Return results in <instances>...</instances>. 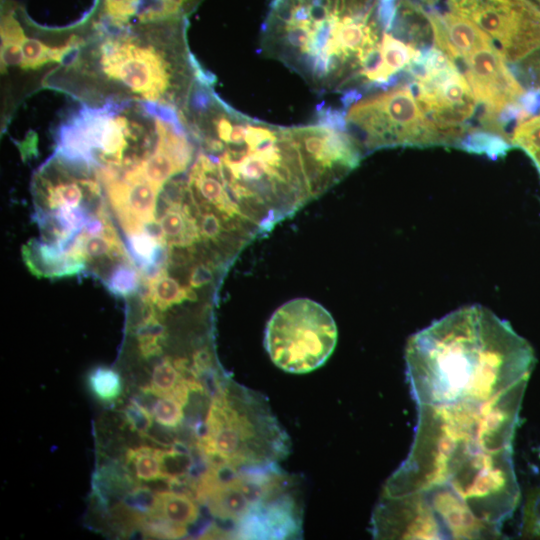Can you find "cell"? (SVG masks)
Listing matches in <instances>:
<instances>
[{
  "label": "cell",
  "instance_id": "cell-1",
  "mask_svg": "<svg viewBox=\"0 0 540 540\" xmlns=\"http://www.w3.org/2000/svg\"><path fill=\"white\" fill-rule=\"evenodd\" d=\"M531 345L481 305L459 308L409 337L407 379L417 405L485 402L528 381Z\"/></svg>",
  "mask_w": 540,
  "mask_h": 540
},
{
  "label": "cell",
  "instance_id": "cell-2",
  "mask_svg": "<svg viewBox=\"0 0 540 540\" xmlns=\"http://www.w3.org/2000/svg\"><path fill=\"white\" fill-rule=\"evenodd\" d=\"M92 26V37L84 39L66 67L79 86L74 92L178 112L184 107L195 81L185 45L186 19Z\"/></svg>",
  "mask_w": 540,
  "mask_h": 540
},
{
  "label": "cell",
  "instance_id": "cell-3",
  "mask_svg": "<svg viewBox=\"0 0 540 540\" xmlns=\"http://www.w3.org/2000/svg\"><path fill=\"white\" fill-rule=\"evenodd\" d=\"M158 140L156 109L135 101L84 106L60 125L56 155L119 174L150 156Z\"/></svg>",
  "mask_w": 540,
  "mask_h": 540
},
{
  "label": "cell",
  "instance_id": "cell-4",
  "mask_svg": "<svg viewBox=\"0 0 540 540\" xmlns=\"http://www.w3.org/2000/svg\"><path fill=\"white\" fill-rule=\"evenodd\" d=\"M289 441L267 402L245 387H218L198 447L210 465L232 468L275 464Z\"/></svg>",
  "mask_w": 540,
  "mask_h": 540
},
{
  "label": "cell",
  "instance_id": "cell-5",
  "mask_svg": "<svg viewBox=\"0 0 540 540\" xmlns=\"http://www.w3.org/2000/svg\"><path fill=\"white\" fill-rule=\"evenodd\" d=\"M331 314L318 302L296 298L282 304L270 317L264 346L283 371L303 374L322 366L337 343Z\"/></svg>",
  "mask_w": 540,
  "mask_h": 540
},
{
  "label": "cell",
  "instance_id": "cell-6",
  "mask_svg": "<svg viewBox=\"0 0 540 540\" xmlns=\"http://www.w3.org/2000/svg\"><path fill=\"white\" fill-rule=\"evenodd\" d=\"M450 10L482 29L506 61L540 50V7L532 0H460Z\"/></svg>",
  "mask_w": 540,
  "mask_h": 540
},
{
  "label": "cell",
  "instance_id": "cell-7",
  "mask_svg": "<svg viewBox=\"0 0 540 540\" xmlns=\"http://www.w3.org/2000/svg\"><path fill=\"white\" fill-rule=\"evenodd\" d=\"M298 149L311 198L317 197L356 168L361 148L347 132L322 126L289 128Z\"/></svg>",
  "mask_w": 540,
  "mask_h": 540
},
{
  "label": "cell",
  "instance_id": "cell-8",
  "mask_svg": "<svg viewBox=\"0 0 540 540\" xmlns=\"http://www.w3.org/2000/svg\"><path fill=\"white\" fill-rule=\"evenodd\" d=\"M20 10L12 4H2L1 12V67L23 71L40 69L51 63L68 59L84 41L78 35L70 36L58 45L28 36L21 23Z\"/></svg>",
  "mask_w": 540,
  "mask_h": 540
},
{
  "label": "cell",
  "instance_id": "cell-9",
  "mask_svg": "<svg viewBox=\"0 0 540 540\" xmlns=\"http://www.w3.org/2000/svg\"><path fill=\"white\" fill-rule=\"evenodd\" d=\"M476 101L486 113L496 115L508 103L518 102L524 93L495 46L475 51L460 63Z\"/></svg>",
  "mask_w": 540,
  "mask_h": 540
},
{
  "label": "cell",
  "instance_id": "cell-10",
  "mask_svg": "<svg viewBox=\"0 0 540 540\" xmlns=\"http://www.w3.org/2000/svg\"><path fill=\"white\" fill-rule=\"evenodd\" d=\"M290 488L255 504L235 523L238 539H289L301 534V508Z\"/></svg>",
  "mask_w": 540,
  "mask_h": 540
},
{
  "label": "cell",
  "instance_id": "cell-11",
  "mask_svg": "<svg viewBox=\"0 0 540 540\" xmlns=\"http://www.w3.org/2000/svg\"><path fill=\"white\" fill-rule=\"evenodd\" d=\"M429 19L435 46L457 66L475 51L494 46L492 39L468 17L451 10L440 12L423 7Z\"/></svg>",
  "mask_w": 540,
  "mask_h": 540
},
{
  "label": "cell",
  "instance_id": "cell-12",
  "mask_svg": "<svg viewBox=\"0 0 540 540\" xmlns=\"http://www.w3.org/2000/svg\"><path fill=\"white\" fill-rule=\"evenodd\" d=\"M22 258L31 273L39 278H61L85 268L83 256L64 251L59 245L31 239L22 247Z\"/></svg>",
  "mask_w": 540,
  "mask_h": 540
},
{
  "label": "cell",
  "instance_id": "cell-13",
  "mask_svg": "<svg viewBox=\"0 0 540 540\" xmlns=\"http://www.w3.org/2000/svg\"><path fill=\"white\" fill-rule=\"evenodd\" d=\"M195 497L184 492L163 491L155 495L149 516L160 518L171 525L187 531L196 522L199 509Z\"/></svg>",
  "mask_w": 540,
  "mask_h": 540
},
{
  "label": "cell",
  "instance_id": "cell-14",
  "mask_svg": "<svg viewBox=\"0 0 540 540\" xmlns=\"http://www.w3.org/2000/svg\"><path fill=\"white\" fill-rule=\"evenodd\" d=\"M148 302L158 310L164 311L184 300H195L196 295L190 286H181L177 280L170 277L166 270L149 281Z\"/></svg>",
  "mask_w": 540,
  "mask_h": 540
},
{
  "label": "cell",
  "instance_id": "cell-15",
  "mask_svg": "<svg viewBox=\"0 0 540 540\" xmlns=\"http://www.w3.org/2000/svg\"><path fill=\"white\" fill-rule=\"evenodd\" d=\"M202 0H141L135 22L186 19Z\"/></svg>",
  "mask_w": 540,
  "mask_h": 540
},
{
  "label": "cell",
  "instance_id": "cell-16",
  "mask_svg": "<svg viewBox=\"0 0 540 540\" xmlns=\"http://www.w3.org/2000/svg\"><path fill=\"white\" fill-rule=\"evenodd\" d=\"M141 0H96L93 23L121 28L135 22Z\"/></svg>",
  "mask_w": 540,
  "mask_h": 540
},
{
  "label": "cell",
  "instance_id": "cell-17",
  "mask_svg": "<svg viewBox=\"0 0 540 540\" xmlns=\"http://www.w3.org/2000/svg\"><path fill=\"white\" fill-rule=\"evenodd\" d=\"M511 147V144L501 135L475 129L462 138L458 148L469 153L485 154L488 158L496 160L504 157Z\"/></svg>",
  "mask_w": 540,
  "mask_h": 540
},
{
  "label": "cell",
  "instance_id": "cell-18",
  "mask_svg": "<svg viewBox=\"0 0 540 540\" xmlns=\"http://www.w3.org/2000/svg\"><path fill=\"white\" fill-rule=\"evenodd\" d=\"M136 477L143 481L164 479L162 469V449L139 447L130 449L126 455Z\"/></svg>",
  "mask_w": 540,
  "mask_h": 540
},
{
  "label": "cell",
  "instance_id": "cell-19",
  "mask_svg": "<svg viewBox=\"0 0 540 540\" xmlns=\"http://www.w3.org/2000/svg\"><path fill=\"white\" fill-rule=\"evenodd\" d=\"M142 275L132 260L116 263L104 279L107 289L114 295L127 297L135 294L140 288Z\"/></svg>",
  "mask_w": 540,
  "mask_h": 540
},
{
  "label": "cell",
  "instance_id": "cell-20",
  "mask_svg": "<svg viewBox=\"0 0 540 540\" xmlns=\"http://www.w3.org/2000/svg\"><path fill=\"white\" fill-rule=\"evenodd\" d=\"M381 53L384 66L392 76L407 66L417 54V49L384 32L381 38Z\"/></svg>",
  "mask_w": 540,
  "mask_h": 540
},
{
  "label": "cell",
  "instance_id": "cell-21",
  "mask_svg": "<svg viewBox=\"0 0 540 540\" xmlns=\"http://www.w3.org/2000/svg\"><path fill=\"white\" fill-rule=\"evenodd\" d=\"M165 328L157 319L153 307L137 330L139 350L143 357L159 355L162 352L161 341Z\"/></svg>",
  "mask_w": 540,
  "mask_h": 540
},
{
  "label": "cell",
  "instance_id": "cell-22",
  "mask_svg": "<svg viewBox=\"0 0 540 540\" xmlns=\"http://www.w3.org/2000/svg\"><path fill=\"white\" fill-rule=\"evenodd\" d=\"M92 392L102 401L116 400L122 392L119 374L108 367H98L89 376Z\"/></svg>",
  "mask_w": 540,
  "mask_h": 540
},
{
  "label": "cell",
  "instance_id": "cell-23",
  "mask_svg": "<svg viewBox=\"0 0 540 540\" xmlns=\"http://www.w3.org/2000/svg\"><path fill=\"white\" fill-rule=\"evenodd\" d=\"M184 405L173 397H161L152 407L155 421L167 428L178 427L184 417Z\"/></svg>",
  "mask_w": 540,
  "mask_h": 540
},
{
  "label": "cell",
  "instance_id": "cell-24",
  "mask_svg": "<svg viewBox=\"0 0 540 540\" xmlns=\"http://www.w3.org/2000/svg\"><path fill=\"white\" fill-rule=\"evenodd\" d=\"M125 418L132 430L146 434L152 424L148 410L136 401H132L125 409Z\"/></svg>",
  "mask_w": 540,
  "mask_h": 540
},
{
  "label": "cell",
  "instance_id": "cell-25",
  "mask_svg": "<svg viewBox=\"0 0 540 540\" xmlns=\"http://www.w3.org/2000/svg\"><path fill=\"white\" fill-rule=\"evenodd\" d=\"M345 112L331 107L318 109L316 125L335 131L347 132Z\"/></svg>",
  "mask_w": 540,
  "mask_h": 540
},
{
  "label": "cell",
  "instance_id": "cell-26",
  "mask_svg": "<svg viewBox=\"0 0 540 540\" xmlns=\"http://www.w3.org/2000/svg\"><path fill=\"white\" fill-rule=\"evenodd\" d=\"M213 279L212 268L204 263L196 264L189 274V286L199 288L208 284Z\"/></svg>",
  "mask_w": 540,
  "mask_h": 540
},
{
  "label": "cell",
  "instance_id": "cell-27",
  "mask_svg": "<svg viewBox=\"0 0 540 540\" xmlns=\"http://www.w3.org/2000/svg\"><path fill=\"white\" fill-rule=\"evenodd\" d=\"M527 511V526L534 533L540 534V494H538L529 504Z\"/></svg>",
  "mask_w": 540,
  "mask_h": 540
},
{
  "label": "cell",
  "instance_id": "cell-28",
  "mask_svg": "<svg viewBox=\"0 0 540 540\" xmlns=\"http://www.w3.org/2000/svg\"><path fill=\"white\" fill-rule=\"evenodd\" d=\"M362 92L357 88H352L343 92L341 103L344 110L349 109L353 104L362 98Z\"/></svg>",
  "mask_w": 540,
  "mask_h": 540
},
{
  "label": "cell",
  "instance_id": "cell-29",
  "mask_svg": "<svg viewBox=\"0 0 540 540\" xmlns=\"http://www.w3.org/2000/svg\"><path fill=\"white\" fill-rule=\"evenodd\" d=\"M540 7V0H532Z\"/></svg>",
  "mask_w": 540,
  "mask_h": 540
}]
</instances>
